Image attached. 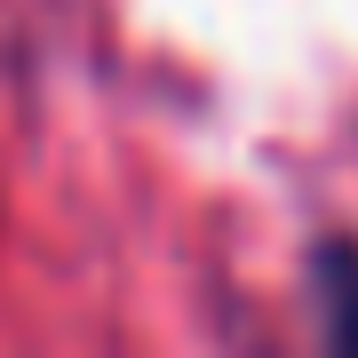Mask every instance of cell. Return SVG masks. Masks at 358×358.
Returning a JSON list of instances; mask_svg holds the SVG:
<instances>
[{
    "instance_id": "1",
    "label": "cell",
    "mask_w": 358,
    "mask_h": 358,
    "mask_svg": "<svg viewBox=\"0 0 358 358\" xmlns=\"http://www.w3.org/2000/svg\"><path fill=\"white\" fill-rule=\"evenodd\" d=\"M310 294H319V334L327 350L358 358V247L350 239H327L310 255Z\"/></svg>"
}]
</instances>
